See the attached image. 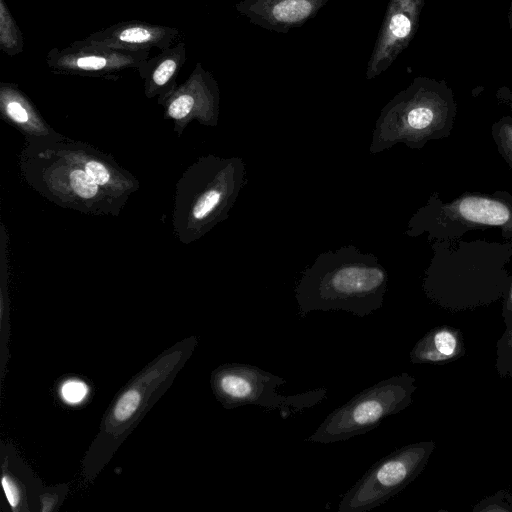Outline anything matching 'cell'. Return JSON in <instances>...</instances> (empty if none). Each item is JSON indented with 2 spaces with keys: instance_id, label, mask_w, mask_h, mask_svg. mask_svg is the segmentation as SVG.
Segmentation results:
<instances>
[{
  "instance_id": "cell-8",
  "label": "cell",
  "mask_w": 512,
  "mask_h": 512,
  "mask_svg": "<svg viewBox=\"0 0 512 512\" xmlns=\"http://www.w3.org/2000/svg\"><path fill=\"white\" fill-rule=\"evenodd\" d=\"M432 440L408 444L374 463L345 493L339 512H367L405 489L426 467Z\"/></svg>"
},
{
  "instance_id": "cell-9",
  "label": "cell",
  "mask_w": 512,
  "mask_h": 512,
  "mask_svg": "<svg viewBox=\"0 0 512 512\" xmlns=\"http://www.w3.org/2000/svg\"><path fill=\"white\" fill-rule=\"evenodd\" d=\"M285 383L283 378L249 364L226 365L214 378L216 392L230 408L257 405L268 410L279 409L286 415L316 405L327 394L325 388H318L290 396L279 395L277 388Z\"/></svg>"
},
{
  "instance_id": "cell-13",
  "label": "cell",
  "mask_w": 512,
  "mask_h": 512,
  "mask_svg": "<svg viewBox=\"0 0 512 512\" xmlns=\"http://www.w3.org/2000/svg\"><path fill=\"white\" fill-rule=\"evenodd\" d=\"M60 148L73 159L110 197L124 206L128 198L139 188L137 179L113 157L81 141L61 136Z\"/></svg>"
},
{
  "instance_id": "cell-20",
  "label": "cell",
  "mask_w": 512,
  "mask_h": 512,
  "mask_svg": "<svg viewBox=\"0 0 512 512\" xmlns=\"http://www.w3.org/2000/svg\"><path fill=\"white\" fill-rule=\"evenodd\" d=\"M491 134L498 152L512 171V116H502L494 122Z\"/></svg>"
},
{
  "instance_id": "cell-22",
  "label": "cell",
  "mask_w": 512,
  "mask_h": 512,
  "mask_svg": "<svg viewBox=\"0 0 512 512\" xmlns=\"http://www.w3.org/2000/svg\"><path fill=\"white\" fill-rule=\"evenodd\" d=\"M141 397L137 390L131 389L125 392L118 400L114 408V417L123 422L129 419L137 410Z\"/></svg>"
},
{
  "instance_id": "cell-10",
  "label": "cell",
  "mask_w": 512,
  "mask_h": 512,
  "mask_svg": "<svg viewBox=\"0 0 512 512\" xmlns=\"http://www.w3.org/2000/svg\"><path fill=\"white\" fill-rule=\"evenodd\" d=\"M164 118L174 124L180 136L188 124L196 120L216 126L219 117L220 90L213 74L196 63L185 82L177 86L161 103Z\"/></svg>"
},
{
  "instance_id": "cell-14",
  "label": "cell",
  "mask_w": 512,
  "mask_h": 512,
  "mask_svg": "<svg viewBox=\"0 0 512 512\" xmlns=\"http://www.w3.org/2000/svg\"><path fill=\"white\" fill-rule=\"evenodd\" d=\"M179 34L180 31L171 26L131 20L116 23L71 44L120 51L164 50L176 43Z\"/></svg>"
},
{
  "instance_id": "cell-11",
  "label": "cell",
  "mask_w": 512,
  "mask_h": 512,
  "mask_svg": "<svg viewBox=\"0 0 512 512\" xmlns=\"http://www.w3.org/2000/svg\"><path fill=\"white\" fill-rule=\"evenodd\" d=\"M425 0H389L367 63L365 78L385 72L414 38Z\"/></svg>"
},
{
  "instance_id": "cell-28",
  "label": "cell",
  "mask_w": 512,
  "mask_h": 512,
  "mask_svg": "<svg viewBox=\"0 0 512 512\" xmlns=\"http://www.w3.org/2000/svg\"><path fill=\"white\" fill-rule=\"evenodd\" d=\"M505 499L509 505L510 512H512V493L505 491Z\"/></svg>"
},
{
  "instance_id": "cell-1",
  "label": "cell",
  "mask_w": 512,
  "mask_h": 512,
  "mask_svg": "<svg viewBox=\"0 0 512 512\" xmlns=\"http://www.w3.org/2000/svg\"><path fill=\"white\" fill-rule=\"evenodd\" d=\"M422 288L437 306L462 312L503 298L511 273L512 241L435 240Z\"/></svg>"
},
{
  "instance_id": "cell-2",
  "label": "cell",
  "mask_w": 512,
  "mask_h": 512,
  "mask_svg": "<svg viewBox=\"0 0 512 512\" xmlns=\"http://www.w3.org/2000/svg\"><path fill=\"white\" fill-rule=\"evenodd\" d=\"M388 274L371 253L353 246L322 253L295 289L299 314L344 310L364 317L382 307Z\"/></svg>"
},
{
  "instance_id": "cell-16",
  "label": "cell",
  "mask_w": 512,
  "mask_h": 512,
  "mask_svg": "<svg viewBox=\"0 0 512 512\" xmlns=\"http://www.w3.org/2000/svg\"><path fill=\"white\" fill-rule=\"evenodd\" d=\"M0 112L2 117L25 139L48 140L60 137L43 119L33 102L15 84L0 83Z\"/></svg>"
},
{
  "instance_id": "cell-7",
  "label": "cell",
  "mask_w": 512,
  "mask_h": 512,
  "mask_svg": "<svg viewBox=\"0 0 512 512\" xmlns=\"http://www.w3.org/2000/svg\"><path fill=\"white\" fill-rule=\"evenodd\" d=\"M415 383L412 375L401 373L368 387L332 411L306 441L328 444L369 432L412 403Z\"/></svg>"
},
{
  "instance_id": "cell-27",
  "label": "cell",
  "mask_w": 512,
  "mask_h": 512,
  "mask_svg": "<svg viewBox=\"0 0 512 512\" xmlns=\"http://www.w3.org/2000/svg\"><path fill=\"white\" fill-rule=\"evenodd\" d=\"M508 24L509 28L512 32V0L510 1L509 9H508Z\"/></svg>"
},
{
  "instance_id": "cell-15",
  "label": "cell",
  "mask_w": 512,
  "mask_h": 512,
  "mask_svg": "<svg viewBox=\"0 0 512 512\" xmlns=\"http://www.w3.org/2000/svg\"><path fill=\"white\" fill-rule=\"evenodd\" d=\"M329 0H240L237 12L250 23L276 33H288L313 19Z\"/></svg>"
},
{
  "instance_id": "cell-18",
  "label": "cell",
  "mask_w": 512,
  "mask_h": 512,
  "mask_svg": "<svg viewBox=\"0 0 512 512\" xmlns=\"http://www.w3.org/2000/svg\"><path fill=\"white\" fill-rule=\"evenodd\" d=\"M465 354L462 332L455 327L442 325L429 330L410 352L414 364H443Z\"/></svg>"
},
{
  "instance_id": "cell-26",
  "label": "cell",
  "mask_w": 512,
  "mask_h": 512,
  "mask_svg": "<svg viewBox=\"0 0 512 512\" xmlns=\"http://www.w3.org/2000/svg\"><path fill=\"white\" fill-rule=\"evenodd\" d=\"M2 486L9 504L15 508L19 502V494L17 487L10 480V478L4 476L2 478Z\"/></svg>"
},
{
  "instance_id": "cell-23",
  "label": "cell",
  "mask_w": 512,
  "mask_h": 512,
  "mask_svg": "<svg viewBox=\"0 0 512 512\" xmlns=\"http://www.w3.org/2000/svg\"><path fill=\"white\" fill-rule=\"evenodd\" d=\"M473 512H510L509 505L505 499V490L488 496L478 502L473 508Z\"/></svg>"
},
{
  "instance_id": "cell-19",
  "label": "cell",
  "mask_w": 512,
  "mask_h": 512,
  "mask_svg": "<svg viewBox=\"0 0 512 512\" xmlns=\"http://www.w3.org/2000/svg\"><path fill=\"white\" fill-rule=\"evenodd\" d=\"M0 49L10 57L24 50L23 34L5 0H0Z\"/></svg>"
},
{
  "instance_id": "cell-3",
  "label": "cell",
  "mask_w": 512,
  "mask_h": 512,
  "mask_svg": "<svg viewBox=\"0 0 512 512\" xmlns=\"http://www.w3.org/2000/svg\"><path fill=\"white\" fill-rule=\"evenodd\" d=\"M245 164L239 157L201 156L176 184L172 224L176 237L190 244L228 217L243 188Z\"/></svg>"
},
{
  "instance_id": "cell-24",
  "label": "cell",
  "mask_w": 512,
  "mask_h": 512,
  "mask_svg": "<svg viewBox=\"0 0 512 512\" xmlns=\"http://www.w3.org/2000/svg\"><path fill=\"white\" fill-rule=\"evenodd\" d=\"M87 392V386L83 382L77 380L66 381L61 388L63 398L69 403H78L82 401L87 395Z\"/></svg>"
},
{
  "instance_id": "cell-5",
  "label": "cell",
  "mask_w": 512,
  "mask_h": 512,
  "mask_svg": "<svg viewBox=\"0 0 512 512\" xmlns=\"http://www.w3.org/2000/svg\"><path fill=\"white\" fill-rule=\"evenodd\" d=\"M60 137L25 139L20 157L25 181L43 197L63 208L86 214L119 215L123 206L106 194L60 148L57 143Z\"/></svg>"
},
{
  "instance_id": "cell-17",
  "label": "cell",
  "mask_w": 512,
  "mask_h": 512,
  "mask_svg": "<svg viewBox=\"0 0 512 512\" xmlns=\"http://www.w3.org/2000/svg\"><path fill=\"white\" fill-rule=\"evenodd\" d=\"M186 50L185 42H177L149 57L137 69L148 99L157 97L159 104L177 87L178 75L186 62Z\"/></svg>"
},
{
  "instance_id": "cell-25",
  "label": "cell",
  "mask_w": 512,
  "mask_h": 512,
  "mask_svg": "<svg viewBox=\"0 0 512 512\" xmlns=\"http://www.w3.org/2000/svg\"><path fill=\"white\" fill-rule=\"evenodd\" d=\"M502 316L505 325V331H509L512 326V275L509 285L503 296Z\"/></svg>"
},
{
  "instance_id": "cell-4",
  "label": "cell",
  "mask_w": 512,
  "mask_h": 512,
  "mask_svg": "<svg viewBox=\"0 0 512 512\" xmlns=\"http://www.w3.org/2000/svg\"><path fill=\"white\" fill-rule=\"evenodd\" d=\"M457 116L454 93L445 80L418 76L381 110L372 137L373 153L404 143L421 149L450 136Z\"/></svg>"
},
{
  "instance_id": "cell-6",
  "label": "cell",
  "mask_w": 512,
  "mask_h": 512,
  "mask_svg": "<svg viewBox=\"0 0 512 512\" xmlns=\"http://www.w3.org/2000/svg\"><path fill=\"white\" fill-rule=\"evenodd\" d=\"M501 229L504 239H512V194L498 190L491 194L465 192L449 202L433 193L408 223L412 237L427 234L429 239H460L470 230Z\"/></svg>"
},
{
  "instance_id": "cell-21",
  "label": "cell",
  "mask_w": 512,
  "mask_h": 512,
  "mask_svg": "<svg viewBox=\"0 0 512 512\" xmlns=\"http://www.w3.org/2000/svg\"><path fill=\"white\" fill-rule=\"evenodd\" d=\"M496 368L501 377L512 376V326L509 331H504L497 343Z\"/></svg>"
},
{
  "instance_id": "cell-12",
  "label": "cell",
  "mask_w": 512,
  "mask_h": 512,
  "mask_svg": "<svg viewBox=\"0 0 512 512\" xmlns=\"http://www.w3.org/2000/svg\"><path fill=\"white\" fill-rule=\"evenodd\" d=\"M150 51H120L108 48L77 46L53 48L46 55V65L54 74L112 77L128 69L137 70Z\"/></svg>"
}]
</instances>
